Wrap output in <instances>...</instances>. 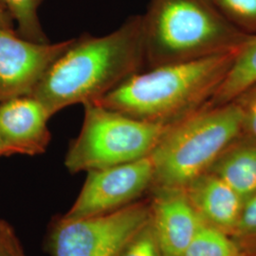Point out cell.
<instances>
[{
	"mask_svg": "<svg viewBox=\"0 0 256 256\" xmlns=\"http://www.w3.org/2000/svg\"><path fill=\"white\" fill-rule=\"evenodd\" d=\"M144 64L142 22L138 16L106 36L74 38L32 95L54 116L76 104L100 100Z\"/></svg>",
	"mask_w": 256,
	"mask_h": 256,
	"instance_id": "1",
	"label": "cell"
},
{
	"mask_svg": "<svg viewBox=\"0 0 256 256\" xmlns=\"http://www.w3.org/2000/svg\"><path fill=\"white\" fill-rule=\"evenodd\" d=\"M238 50L142 70L95 102L136 119L171 124L214 95Z\"/></svg>",
	"mask_w": 256,
	"mask_h": 256,
	"instance_id": "2",
	"label": "cell"
},
{
	"mask_svg": "<svg viewBox=\"0 0 256 256\" xmlns=\"http://www.w3.org/2000/svg\"><path fill=\"white\" fill-rule=\"evenodd\" d=\"M142 22L148 68L238 50L250 36L212 0H151Z\"/></svg>",
	"mask_w": 256,
	"mask_h": 256,
	"instance_id": "3",
	"label": "cell"
},
{
	"mask_svg": "<svg viewBox=\"0 0 256 256\" xmlns=\"http://www.w3.org/2000/svg\"><path fill=\"white\" fill-rule=\"evenodd\" d=\"M243 128L236 102L196 110L171 124L150 154L153 189H185L208 172Z\"/></svg>",
	"mask_w": 256,
	"mask_h": 256,
	"instance_id": "4",
	"label": "cell"
},
{
	"mask_svg": "<svg viewBox=\"0 0 256 256\" xmlns=\"http://www.w3.org/2000/svg\"><path fill=\"white\" fill-rule=\"evenodd\" d=\"M84 106L81 131L64 156V166L72 174L148 156L170 126L136 119L95 102Z\"/></svg>",
	"mask_w": 256,
	"mask_h": 256,
	"instance_id": "5",
	"label": "cell"
},
{
	"mask_svg": "<svg viewBox=\"0 0 256 256\" xmlns=\"http://www.w3.org/2000/svg\"><path fill=\"white\" fill-rule=\"evenodd\" d=\"M151 218L150 202H135L99 216L52 223L46 238L50 256H118Z\"/></svg>",
	"mask_w": 256,
	"mask_h": 256,
	"instance_id": "6",
	"label": "cell"
},
{
	"mask_svg": "<svg viewBox=\"0 0 256 256\" xmlns=\"http://www.w3.org/2000/svg\"><path fill=\"white\" fill-rule=\"evenodd\" d=\"M154 166L150 156L124 164L88 172L86 182L66 218H81L119 210L152 187Z\"/></svg>",
	"mask_w": 256,
	"mask_h": 256,
	"instance_id": "7",
	"label": "cell"
},
{
	"mask_svg": "<svg viewBox=\"0 0 256 256\" xmlns=\"http://www.w3.org/2000/svg\"><path fill=\"white\" fill-rule=\"evenodd\" d=\"M72 41L34 42L20 36L16 30L0 28V102L32 95Z\"/></svg>",
	"mask_w": 256,
	"mask_h": 256,
	"instance_id": "8",
	"label": "cell"
},
{
	"mask_svg": "<svg viewBox=\"0 0 256 256\" xmlns=\"http://www.w3.org/2000/svg\"><path fill=\"white\" fill-rule=\"evenodd\" d=\"M52 116L34 95L14 97L0 102V140L4 156H38L46 152L52 134Z\"/></svg>",
	"mask_w": 256,
	"mask_h": 256,
	"instance_id": "9",
	"label": "cell"
},
{
	"mask_svg": "<svg viewBox=\"0 0 256 256\" xmlns=\"http://www.w3.org/2000/svg\"><path fill=\"white\" fill-rule=\"evenodd\" d=\"M151 220L164 256H182L205 221L190 202L185 189L156 188Z\"/></svg>",
	"mask_w": 256,
	"mask_h": 256,
	"instance_id": "10",
	"label": "cell"
},
{
	"mask_svg": "<svg viewBox=\"0 0 256 256\" xmlns=\"http://www.w3.org/2000/svg\"><path fill=\"white\" fill-rule=\"evenodd\" d=\"M185 191L207 223L224 232L236 230L244 200L218 176L206 172L192 180Z\"/></svg>",
	"mask_w": 256,
	"mask_h": 256,
	"instance_id": "11",
	"label": "cell"
},
{
	"mask_svg": "<svg viewBox=\"0 0 256 256\" xmlns=\"http://www.w3.org/2000/svg\"><path fill=\"white\" fill-rule=\"evenodd\" d=\"M245 202L256 192V144H230L210 170Z\"/></svg>",
	"mask_w": 256,
	"mask_h": 256,
	"instance_id": "12",
	"label": "cell"
},
{
	"mask_svg": "<svg viewBox=\"0 0 256 256\" xmlns=\"http://www.w3.org/2000/svg\"><path fill=\"white\" fill-rule=\"evenodd\" d=\"M256 84V36H250L241 46L218 90L210 106L226 104Z\"/></svg>",
	"mask_w": 256,
	"mask_h": 256,
	"instance_id": "13",
	"label": "cell"
},
{
	"mask_svg": "<svg viewBox=\"0 0 256 256\" xmlns=\"http://www.w3.org/2000/svg\"><path fill=\"white\" fill-rule=\"evenodd\" d=\"M182 256H245L241 248L218 229L206 221L202 223Z\"/></svg>",
	"mask_w": 256,
	"mask_h": 256,
	"instance_id": "14",
	"label": "cell"
},
{
	"mask_svg": "<svg viewBox=\"0 0 256 256\" xmlns=\"http://www.w3.org/2000/svg\"><path fill=\"white\" fill-rule=\"evenodd\" d=\"M44 0H0L16 24L19 36L34 42H48L38 10Z\"/></svg>",
	"mask_w": 256,
	"mask_h": 256,
	"instance_id": "15",
	"label": "cell"
},
{
	"mask_svg": "<svg viewBox=\"0 0 256 256\" xmlns=\"http://www.w3.org/2000/svg\"><path fill=\"white\" fill-rule=\"evenodd\" d=\"M236 27L256 30V0H212Z\"/></svg>",
	"mask_w": 256,
	"mask_h": 256,
	"instance_id": "16",
	"label": "cell"
},
{
	"mask_svg": "<svg viewBox=\"0 0 256 256\" xmlns=\"http://www.w3.org/2000/svg\"><path fill=\"white\" fill-rule=\"evenodd\" d=\"M118 256H164L151 218L128 241Z\"/></svg>",
	"mask_w": 256,
	"mask_h": 256,
	"instance_id": "17",
	"label": "cell"
},
{
	"mask_svg": "<svg viewBox=\"0 0 256 256\" xmlns=\"http://www.w3.org/2000/svg\"><path fill=\"white\" fill-rule=\"evenodd\" d=\"M234 102L238 104L242 112L243 128L256 138V84Z\"/></svg>",
	"mask_w": 256,
	"mask_h": 256,
	"instance_id": "18",
	"label": "cell"
},
{
	"mask_svg": "<svg viewBox=\"0 0 256 256\" xmlns=\"http://www.w3.org/2000/svg\"><path fill=\"white\" fill-rule=\"evenodd\" d=\"M0 256H27L18 236L8 221L0 218Z\"/></svg>",
	"mask_w": 256,
	"mask_h": 256,
	"instance_id": "19",
	"label": "cell"
},
{
	"mask_svg": "<svg viewBox=\"0 0 256 256\" xmlns=\"http://www.w3.org/2000/svg\"><path fill=\"white\" fill-rule=\"evenodd\" d=\"M234 230L240 236L256 234V192L244 202Z\"/></svg>",
	"mask_w": 256,
	"mask_h": 256,
	"instance_id": "20",
	"label": "cell"
},
{
	"mask_svg": "<svg viewBox=\"0 0 256 256\" xmlns=\"http://www.w3.org/2000/svg\"><path fill=\"white\" fill-rule=\"evenodd\" d=\"M0 28L16 30V24L8 10L0 2Z\"/></svg>",
	"mask_w": 256,
	"mask_h": 256,
	"instance_id": "21",
	"label": "cell"
},
{
	"mask_svg": "<svg viewBox=\"0 0 256 256\" xmlns=\"http://www.w3.org/2000/svg\"><path fill=\"white\" fill-rule=\"evenodd\" d=\"M0 156H4V149H3L1 140H0Z\"/></svg>",
	"mask_w": 256,
	"mask_h": 256,
	"instance_id": "22",
	"label": "cell"
}]
</instances>
